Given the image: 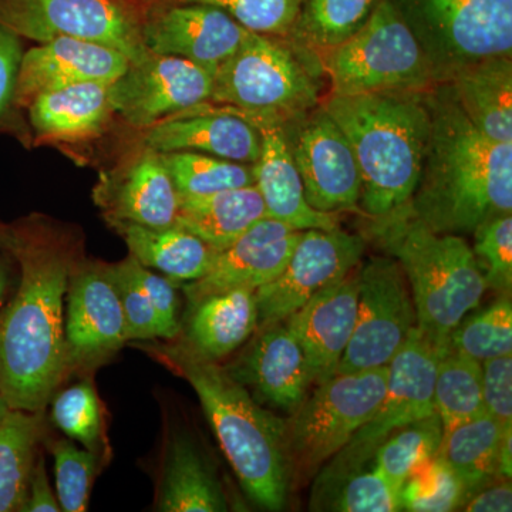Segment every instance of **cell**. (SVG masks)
<instances>
[{
  "instance_id": "obj_21",
  "label": "cell",
  "mask_w": 512,
  "mask_h": 512,
  "mask_svg": "<svg viewBox=\"0 0 512 512\" xmlns=\"http://www.w3.org/2000/svg\"><path fill=\"white\" fill-rule=\"evenodd\" d=\"M123 53L111 47L57 37L23 53L16 84L15 106L29 107L43 93L84 82L113 83L126 72Z\"/></svg>"
},
{
  "instance_id": "obj_37",
  "label": "cell",
  "mask_w": 512,
  "mask_h": 512,
  "mask_svg": "<svg viewBox=\"0 0 512 512\" xmlns=\"http://www.w3.org/2000/svg\"><path fill=\"white\" fill-rule=\"evenodd\" d=\"M451 352L483 363L512 355V303L505 295L483 311L466 316L448 339Z\"/></svg>"
},
{
  "instance_id": "obj_15",
  "label": "cell",
  "mask_w": 512,
  "mask_h": 512,
  "mask_svg": "<svg viewBox=\"0 0 512 512\" xmlns=\"http://www.w3.org/2000/svg\"><path fill=\"white\" fill-rule=\"evenodd\" d=\"M306 201L338 214L359 208L362 178L348 138L322 106L282 126Z\"/></svg>"
},
{
  "instance_id": "obj_1",
  "label": "cell",
  "mask_w": 512,
  "mask_h": 512,
  "mask_svg": "<svg viewBox=\"0 0 512 512\" xmlns=\"http://www.w3.org/2000/svg\"><path fill=\"white\" fill-rule=\"evenodd\" d=\"M20 284L0 315V393L9 409L45 413L66 379L64 296L77 261L69 235L28 221L8 238Z\"/></svg>"
},
{
  "instance_id": "obj_29",
  "label": "cell",
  "mask_w": 512,
  "mask_h": 512,
  "mask_svg": "<svg viewBox=\"0 0 512 512\" xmlns=\"http://www.w3.org/2000/svg\"><path fill=\"white\" fill-rule=\"evenodd\" d=\"M110 84L84 82L43 93L28 107L37 136L74 141L99 136L114 111Z\"/></svg>"
},
{
  "instance_id": "obj_49",
  "label": "cell",
  "mask_w": 512,
  "mask_h": 512,
  "mask_svg": "<svg viewBox=\"0 0 512 512\" xmlns=\"http://www.w3.org/2000/svg\"><path fill=\"white\" fill-rule=\"evenodd\" d=\"M463 511L468 512H510L512 510L511 484L481 488L464 503Z\"/></svg>"
},
{
  "instance_id": "obj_48",
  "label": "cell",
  "mask_w": 512,
  "mask_h": 512,
  "mask_svg": "<svg viewBox=\"0 0 512 512\" xmlns=\"http://www.w3.org/2000/svg\"><path fill=\"white\" fill-rule=\"evenodd\" d=\"M23 512H59L60 508L57 497L53 494L47 478L45 458L37 454L32 476H30L28 495L25 503L20 507Z\"/></svg>"
},
{
  "instance_id": "obj_36",
  "label": "cell",
  "mask_w": 512,
  "mask_h": 512,
  "mask_svg": "<svg viewBox=\"0 0 512 512\" xmlns=\"http://www.w3.org/2000/svg\"><path fill=\"white\" fill-rule=\"evenodd\" d=\"M443 426L439 414L414 421L393 431L377 447L373 466L397 488H402L414 471L439 453Z\"/></svg>"
},
{
  "instance_id": "obj_28",
  "label": "cell",
  "mask_w": 512,
  "mask_h": 512,
  "mask_svg": "<svg viewBox=\"0 0 512 512\" xmlns=\"http://www.w3.org/2000/svg\"><path fill=\"white\" fill-rule=\"evenodd\" d=\"M106 222L141 265L163 272L175 284L202 278L220 252L178 224L153 228L127 221Z\"/></svg>"
},
{
  "instance_id": "obj_17",
  "label": "cell",
  "mask_w": 512,
  "mask_h": 512,
  "mask_svg": "<svg viewBox=\"0 0 512 512\" xmlns=\"http://www.w3.org/2000/svg\"><path fill=\"white\" fill-rule=\"evenodd\" d=\"M251 33L212 6L146 5L143 40L148 52L183 57L214 72L244 45Z\"/></svg>"
},
{
  "instance_id": "obj_10",
  "label": "cell",
  "mask_w": 512,
  "mask_h": 512,
  "mask_svg": "<svg viewBox=\"0 0 512 512\" xmlns=\"http://www.w3.org/2000/svg\"><path fill=\"white\" fill-rule=\"evenodd\" d=\"M447 352L437 348L419 328L413 330L402 349L390 360L386 393L379 409L333 456L332 463L319 477V488L367 466L377 447L393 431L436 413L434 383L441 356Z\"/></svg>"
},
{
  "instance_id": "obj_5",
  "label": "cell",
  "mask_w": 512,
  "mask_h": 512,
  "mask_svg": "<svg viewBox=\"0 0 512 512\" xmlns=\"http://www.w3.org/2000/svg\"><path fill=\"white\" fill-rule=\"evenodd\" d=\"M370 232L402 266L417 328L437 348L450 350L451 333L488 289L473 248L461 235L437 234L403 211L372 220Z\"/></svg>"
},
{
  "instance_id": "obj_38",
  "label": "cell",
  "mask_w": 512,
  "mask_h": 512,
  "mask_svg": "<svg viewBox=\"0 0 512 512\" xmlns=\"http://www.w3.org/2000/svg\"><path fill=\"white\" fill-rule=\"evenodd\" d=\"M404 511L447 512L463 507L468 494L463 483L439 456H434L404 481Z\"/></svg>"
},
{
  "instance_id": "obj_23",
  "label": "cell",
  "mask_w": 512,
  "mask_h": 512,
  "mask_svg": "<svg viewBox=\"0 0 512 512\" xmlns=\"http://www.w3.org/2000/svg\"><path fill=\"white\" fill-rule=\"evenodd\" d=\"M256 332V338L228 372L254 390L262 402L295 413L312 386L301 343L286 322Z\"/></svg>"
},
{
  "instance_id": "obj_39",
  "label": "cell",
  "mask_w": 512,
  "mask_h": 512,
  "mask_svg": "<svg viewBox=\"0 0 512 512\" xmlns=\"http://www.w3.org/2000/svg\"><path fill=\"white\" fill-rule=\"evenodd\" d=\"M335 491L326 510L340 512L403 511L402 488L390 483L375 466L357 468L328 485ZM320 487V488H323Z\"/></svg>"
},
{
  "instance_id": "obj_4",
  "label": "cell",
  "mask_w": 512,
  "mask_h": 512,
  "mask_svg": "<svg viewBox=\"0 0 512 512\" xmlns=\"http://www.w3.org/2000/svg\"><path fill=\"white\" fill-rule=\"evenodd\" d=\"M426 92L330 94L323 103L355 154L359 210L370 220L402 210L416 190L430 136Z\"/></svg>"
},
{
  "instance_id": "obj_35",
  "label": "cell",
  "mask_w": 512,
  "mask_h": 512,
  "mask_svg": "<svg viewBox=\"0 0 512 512\" xmlns=\"http://www.w3.org/2000/svg\"><path fill=\"white\" fill-rule=\"evenodd\" d=\"M180 198L205 197L215 192L255 185L254 164L174 151L161 154Z\"/></svg>"
},
{
  "instance_id": "obj_7",
  "label": "cell",
  "mask_w": 512,
  "mask_h": 512,
  "mask_svg": "<svg viewBox=\"0 0 512 512\" xmlns=\"http://www.w3.org/2000/svg\"><path fill=\"white\" fill-rule=\"evenodd\" d=\"M332 94L426 92L437 79L426 50L393 0H379L355 35L322 53Z\"/></svg>"
},
{
  "instance_id": "obj_52",
  "label": "cell",
  "mask_w": 512,
  "mask_h": 512,
  "mask_svg": "<svg viewBox=\"0 0 512 512\" xmlns=\"http://www.w3.org/2000/svg\"><path fill=\"white\" fill-rule=\"evenodd\" d=\"M9 410L8 403H6V400L3 399L2 393H0V421H2L3 417H5V414L8 413Z\"/></svg>"
},
{
  "instance_id": "obj_31",
  "label": "cell",
  "mask_w": 512,
  "mask_h": 512,
  "mask_svg": "<svg viewBox=\"0 0 512 512\" xmlns=\"http://www.w3.org/2000/svg\"><path fill=\"white\" fill-rule=\"evenodd\" d=\"M510 424L484 413L443 433L437 456L463 483L468 498L498 477L501 441Z\"/></svg>"
},
{
  "instance_id": "obj_25",
  "label": "cell",
  "mask_w": 512,
  "mask_h": 512,
  "mask_svg": "<svg viewBox=\"0 0 512 512\" xmlns=\"http://www.w3.org/2000/svg\"><path fill=\"white\" fill-rule=\"evenodd\" d=\"M156 510L225 512L228 498L212 468L188 434H174L165 447L158 478Z\"/></svg>"
},
{
  "instance_id": "obj_26",
  "label": "cell",
  "mask_w": 512,
  "mask_h": 512,
  "mask_svg": "<svg viewBox=\"0 0 512 512\" xmlns=\"http://www.w3.org/2000/svg\"><path fill=\"white\" fill-rule=\"evenodd\" d=\"M258 329V303L254 289L238 288L215 293L187 309L183 342L207 359L220 362Z\"/></svg>"
},
{
  "instance_id": "obj_47",
  "label": "cell",
  "mask_w": 512,
  "mask_h": 512,
  "mask_svg": "<svg viewBox=\"0 0 512 512\" xmlns=\"http://www.w3.org/2000/svg\"><path fill=\"white\" fill-rule=\"evenodd\" d=\"M23 50L20 37L12 30L0 25V119L15 104Z\"/></svg>"
},
{
  "instance_id": "obj_12",
  "label": "cell",
  "mask_w": 512,
  "mask_h": 512,
  "mask_svg": "<svg viewBox=\"0 0 512 512\" xmlns=\"http://www.w3.org/2000/svg\"><path fill=\"white\" fill-rule=\"evenodd\" d=\"M416 328V308L399 262L375 256L360 264L355 330L336 375L389 365Z\"/></svg>"
},
{
  "instance_id": "obj_6",
  "label": "cell",
  "mask_w": 512,
  "mask_h": 512,
  "mask_svg": "<svg viewBox=\"0 0 512 512\" xmlns=\"http://www.w3.org/2000/svg\"><path fill=\"white\" fill-rule=\"evenodd\" d=\"M210 100L229 107L254 126H284L318 107L319 83L285 37L252 32L215 70Z\"/></svg>"
},
{
  "instance_id": "obj_33",
  "label": "cell",
  "mask_w": 512,
  "mask_h": 512,
  "mask_svg": "<svg viewBox=\"0 0 512 512\" xmlns=\"http://www.w3.org/2000/svg\"><path fill=\"white\" fill-rule=\"evenodd\" d=\"M379 0H302L291 36L296 46L325 53L355 35Z\"/></svg>"
},
{
  "instance_id": "obj_19",
  "label": "cell",
  "mask_w": 512,
  "mask_h": 512,
  "mask_svg": "<svg viewBox=\"0 0 512 512\" xmlns=\"http://www.w3.org/2000/svg\"><path fill=\"white\" fill-rule=\"evenodd\" d=\"M104 220L165 228L177 224L180 195L161 154L141 146L136 156L104 174L94 188Z\"/></svg>"
},
{
  "instance_id": "obj_14",
  "label": "cell",
  "mask_w": 512,
  "mask_h": 512,
  "mask_svg": "<svg viewBox=\"0 0 512 512\" xmlns=\"http://www.w3.org/2000/svg\"><path fill=\"white\" fill-rule=\"evenodd\" d=\"M365 249L362 235L339 227L303 231L284 271L255 291L258 329L284 322L316 293L345 278L362 262Z\"/></svg>"
},
{
  "instance_id": "obj_9",
  "label": "cell",
  "mask_w": 512,
  "mask_h": 512,
  "mask_svg": "<svg viewBox=\"0 0 512 512\" xmlns=\"http://www.w3.org/2000/svg\"><path fill=\"white\" fill-rule=\"evenodd\" d=\"M141 0H0V25L46 43L74 37L111 47L130 63L150 55L143 40Z\"/></svg>"
},
{
  "instance_id": "obj_40",
  "label": "cell",
  "mask_w": 512,
  "mask_h": 512,
  "mask_svg": "<svg viewBox=\"0 0 512 512\" xmlns=\"http://www.w3.org/2000/svg\"><path fill=\"white\" fill-rule=\"evenodd\" d=\"M146 5L197 3L227 13L239 25L259 35L288 37L298 18L302 0H141Z\"/></svg>"
},
{
  "instance_id": "obj_44",
  "label": "cell",
  "mask_w": 512,
  "mask_h": 512,
  "mask_svg": "<svg viewBox=\"0 0 512 512\" xmlns=\"http://www.w3.org/2000/svg\"><path fill=\"white\" fill-rule=\"evenodd\" d=\"M111 278L119 295L121 309L126 319L128 342H148V340H167V333L156 308L146 293L134 282L128 274L123 261L119 264H109Z\"/></svg>"
},
{
  "instance_id": "obj_2",
  "label": "cell",
  "mask_w": 512,
  "mask_h": 512,
  "mask_svg": "<svg viewBox=\"0 0 512 512\" xmlns=\"http://www.w3.org/2000/svg\"><path fill=\"white\" fill-rule=\"evenodd\" d=\"M426 101L429 144L416 190L399 211L437 234L461 237L511 214L512 143L481 133L448 86L426 92Z\"/></svg>"
},
{
  "instance_id": "obj_8",
  "label": "cell",
  "mask_w": 512,
  "mask_h": 512,
  "mask_svg": "<svg viewBox=\"0 0 512 512\" xmlns=\"http://www.w3.org/2000/svg\"><path fill=\"white\" fill-rule=\"evenodd\" d=\"M434 72L512 55V0H393Z\"/></svg>"
},
{
  "instance_id": "obj_32",
  "label": "cell",
  "mask_w": 512,
  "mask_h": 512,
  "mask_svg": "<svg viewBox=\"0 0 512 512\" xmlns=\"http://www.w3.org/2000/svg\"><path fill=\"white\" fill-rule=\"evenodd\" d=\"M45 437V413L10 409L0 421V512L20 511L25 503Z\"/></svg>"
},
{
  "instance_id": "obj_51",
  "label": "cell",
  "mask_w": 512,
  "mask_h": 512,
  "mask_svg": "<svg viewBox=\"0 0 512 512\" xmlns=\"http://www.w3.org/2000/svg\"><path fill=\"white\" fill-rule=\"evenodd\" d=\"M9 276L6 271L5 265L0 264V303L5 299L6 292H8Z\"/></svg>"
},
{
  "instance_id": "obj_22",
  "label": "cell",
  "mask_w": 512,
  "mask_h": 512,
  "mask_svg": "<svg viewBox=\"0 0 512 512\" xmlns=\"http://www.w3.org/2000/svg\"><path fill=\"white\" fill-rule=\"evenodd\" d=\"M141 146L157 153L192 151L255 164L261 154V133L229 107H192L143 131Z\"/></svg>"
},
{
  "instance_id": "obj_11",
  "label": "cell",
  "mask_w": 512,
  "mask_h": 512,
  "mask_svg": "<svg viewBox=\"0 0 512 512\" xmlns=\"http://www.w3.org/2000/svg\"><path fill=\"white\" fill-rule=\"evenodd\" d=\"M389 365L335 375L316 386L296 410L289 447L302 473L311 474L338 454L379 409Z\"/></svg>"
},
{
  "instance_id": "obj_45",
  "label": "cell",
  "mask_w": 512,
  "mask_h": 512,
  "mask_svg": "<svg viewBox=\"0 0 512 512\" xmlns=\"http://www.w3.org/2000/svg\"><path fill=\"white\" fill-rule=\"evenodd\" d=\"M128 274L140 286L153 303L161 323H163L167 340L177 339L181 333L180 299H178L177 286L167 276H160L151 272L147 266L141 265L134 256L128 255L124 259Z\"/></svg>"
},
{
  "instance_id": "obj_18",
  "label": "cell",
  "mask_w": 512,
  "mask_h": 512,
  "mask_svg": "<svg viewBox=\"0 0 512 512\" xmlns=\"http://www.w3.org/2000/svg\"><path fill=\"white\" fill-rule=\"evenodd\" d=\"M303 231L262 218L245 234L218 252L210 271L197 281L183 285L188 309L215 293L231 289L261 288L284 271Z\"/></svg>"
},
{
  "instance_id": "obj_43",
  "label": "cell",
  "mask_w": 512,
  "mask_h": 512,
  "mask_svg": "<svg viewBox=\"0 0 512 512\" xmlns=\"http://www.w3.org/2000/svg\"><path fill=\"white\" fill-rule=\"evenodd\" d=\"M473 252L488 288L510 292L512 285L511 214L484 222L473 232Z\"/></svg>"
},
{
  "instance_id": "obj_20",
  "label": "cell",
  "mask_w": 512,
  "mask_h": 512,
  "mask_svg": "<svg viewBox=\"0 0 512 512\" xmlns=\"http://www.w3.org/2000/svg\"><path fill=\"white\" fill-rule=\"evenodd\" d=\"M360 264L284 320L301 343L309 379L315 386L336 375L352 339L359 303Z\"/></svg>"
},
{
  "instance_id": "obj_46",
  "label": "cell",
  "mask_w": 512,
  "mask_h": 512,
  "mask_svg": "<svg viewBox=\"0 0 512 512\" xmlns=\"http://www.w3.org/2000/svg\"><path fill=\"white\" fill-rule=\"evenodd\" d=\"M485 412L503 424L512 423V355L481 363Z\"/></svg>"
},
{
  "instance_id": "obj_3",
  "label": "cell",
  "mask_w": 512,
  "mask_h": 512,
  "mask_svg": "<svg viewBox=\"0 0 512 512\" xmlns=\"http://www.w3.org/2000/svg\"><path fill=\"white\" fill-rule=\"evenodd\" d=\"M136 345L191 384L245 494L264 510H284L289 484L284 420L256 403L227 367L198 355L183 340Z\"/></svg>"
},
{
  "instance_id": "obj_30",
  "label": "cell",
  "mask_w": 512,
  "mask_h": 512,
  "mask_svg": "<svg viewBox=\"0 0 512 512\" xmlns=\"http://www.w3.org/2000/svg\"><path fill=\"white\" fill-rule=\"evenodd\" d=\"M265 217L258 188L248 185L205 197L180 198L177 224L217 251H224Z\"/></svg>"
},
{
  "instance_id": "obj_13",
  "label": "cell",
  "mask_w": 512,
  "mask_h": 512,
  "mask_svg": "<svg viewBox=\"0 0 512 512\" xmlns=\"http://www.w3.org/2000/svg\"><path fill=\"white\" fill-rule=\"evenodd\" d=\"M66 379L106 365L128 342L126 319L109 264L79 258L67 286Z\"/></svg>"
},
{
  "instance_id": "obj_50",
  "label": "cell",
  "mask_w": 512,
  "mask_h": 512,
  "mask_svg": "<svg viewBox=\"0 0 512 512\" xmlns=\"http://www.w3.org/2000/svg\"><path fill=\"white\" fill-rule=\"evenodd\" d=\"M512 471V424L504 431L500 448V464H498V477L510 480Z\"/></svg>"
},
{
  "instance_id": "obj_24",
  "label": "cell",
  "mask_w": 512,
  "mask_h": 512,
  "mask_svg": "<svg viewBox=\"0 0 512 512\" xmlns=\"http://www.w3.org/2000/svg\"><path fill=\"white\" fill-rule=\"evenodd\" d=\"M261 133V154L254 164L255 187L264 200L266 217L298 231L338 228L336 214L316 211L305 190L282 124H256Z\"/></svg>"
},
{
  "instance_id": "obj_41",
  "label": "cell",
  "mask_w": 512,
  "mask_h": 512,
  "mask_svg": "<svg viewBox=\"0 0 512 512\" xmlns=\"http://www.w3.org/2000/svg\"><path fill=\"white\" fill-rule=\"evenodd\" d=\"M52 419L70 439L96 453L103 437L101 404L92 380L73 384L53 399Z\"/></svg>"
},
{
  "instance_id": "obj_16",
  "label": "cell",
  "mask_w": 512,
  "mask_h": 512,
  "mask_svg": "<svg viewBox=\"0 0 512 512\" xmlns=\"http://www.w3.org/2000/svg\"><path fill=\"white\" fill-rule=\"evenodd\" d=\"M214 73L183 57L150 53L110 84L111 109L128 126L147 130L210 101Z\"/></svg>"
},
{
  "instance_id": "obj_34",
  "label": "cell",
  "mask_w": 512,
  "mask_h": 512,
  "mask_svg": "<svg viewBox=\"0 0 512 512\" xmlns=\"http://www.w3.org/2000/svg\"><path fill=\"white\" fill-rule=\"evenodd\" d=\"M434 407L443 433L487 413L481 363L451 350L444 353L434 383Z\"/></svg>"
},
{
  "instance_id": "obj_27",
  "label": "cell",
  "mask_w": 512,
  "mask_h": 512,
  "mask_svg": "<svg viewBox=\"0 0 512 512\" xmlns=\"http://www.w3.org/2000/svg\"><path fill=\"white\" fill-rule=\"evenodd\" d=\"M448 79L454 99L471 123L491 140L512 143L511 56L467 64Z\"/></svg>"
},
{
  "instance_id": "obj_42",
  "label": "cell",
  "mask_w": 512,
  "mask_h": 512,
  "mask_svg": "<svg viewBox=\"0 0 512 512\" xmlns=\"http://www.w3.org/2000/svg\"><path fill=\"white\" fill-rule=\"evenodd\" d=\"M55 457L57 501L64 512H83L89 505L90 490L97 471V454L80 450L73 441L50 444Z\"/></svg>"
}]
</instances>
